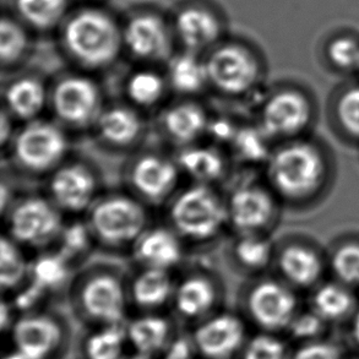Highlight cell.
Returning <instances> with one entry per match:
<instances>
[{"mask_svg":"<svg viewBox=\"0 0 359 359\" xmlns=\"http://www.w3.org/2000/svg\"><path fill=\"white\" fill-rule=\"evenodd\" d=\"M1 331L4 334H9L11 327L14 325L15 320L18 318V311L15 309L14 306L11 301L8 299H3L1 302Z\"/></svg>","mask_w":359,"mask_h":359,"instance_id":"obj_48","label":"cell"},{"mask_svg":"<svg viewBox=\"0 0 359 359\" xmlns=\"http://www.w3.org/2000/svg\"><path fill=\"white\" fill-rule=\"evenodd\" d=\"M210 88L227 97H241L255 90L260 64L255 54L239 42H224L205 57Z\"/></svg>","mask_w":359,"mask_h":359,"instance_id":"obj_9","label":"cell"},{"mask_svg":"<svg viewBox=\"0 0 359 359\" xmlns=\"http://www.w3.org/2000/svg\"><path fill=\"white\" fill-rule=\"evenodd\" d=\"M165 75L170 91L182 97H195L210 88L205 58L185 49L170 57Z\"/></svg>","mask_w":359,"mask_h":359,"instance_id":"obj_26","label":"cell"},{"mask_svg":"<svg viewBox=\"0 0 359 359\" xmlns=\"http://www.w3.org/2000/svg\"><path fill=\"white\" fill-rule=\"evenodd\" d=\"M270 137L260 126H243L238 128L229 145L236 157L242 162L257 163L267 162L270 157L267 140Z\"/></svg>","mask_w":359,"mask_h":359,"instance_id":"obj_38","label":"cell"},{"mask_svg":"<svg viewBox=\"0 0 359 359\" xmlns=\"http://www.w3.org/2000/svg\"><path fill=\"white\" fill-rule=\"evenodd\" d=\"M11 347L31 359H60L68 348V326L49 311L20 314L9 332Z\"/></svg>","mask_w":359,"mask_h":359,"instance_id":"obj_11","label":"cell"},{"mask_svg":"<svg viewBox=\"0 0 359 359\" xmlns=\"http://www.w3.org/2000/svg\"><path fill=\"white\" fill-rule=\"evenodd\" d=\"M299 311L296 293L288 283L264 280L252 285L243 298V314L257 331L285 335Z\"/></svg>","mask_w":359,"mask_h":359,"instance_id":"obj_10","label":"cell"},{"mask_svg":"<svg viewBox=\"0 0 359 359\" xmlns=\"http://www.w3.org/2000/svg\"><path fill=\"white\" fill-rule=\"evenodd\" d=\"M88 229L95 241L108 248L133 247L149 227L145 203L128 194L100 196L88 211Z\"/></svg>","mask_w":359,"mask_h":359,"instance_id":"obj_4","label":"cell"},{"mask_svg":"<svg viewBox=\"0 0 359 359\" xmlns=\"http://www.w3.org/2000/svg\"><path fill=\"white\" fill-rule=\"evenodd\" d=\"M3 100L5 111L25 124L39 119L49 107V88L37 76L24 75L6 85Z\"/></svg>","mask_w":359,"mask_h":359,"instance_id":"obj_24","label":"cell"},{"mask_svg":"<svg viewBox=\"0 0 359 359\" xmlns=\"http://www.w3.org/2000/svg\"><path fill=\"white\" fill-rule=\"evenodd\" d=\"M3 359H31L27 355H25L24 353H21L20 351L16 350L14 347H10V350L4 353Z\"/></svg>","mask_w":359,"mask_h":359,"instance_id":"obj_50","label":"cell"},{"mask_svg":"<svg viewBox=\"0 0 359 359\" xmlns=\"http://www.w3.org/2000/svg\"><path fill=\"white\" fill-rule=\"evenodd\" d=\"M311 309L329 325H334L350 321L358 306L350 287L342 282H329L313 292Z\"/></svg>","mask_w":359,"mask_h":359,"instance_id":"obj_29","label":"cell"},{"mask_svg":"<svg viewBox=\"0 0 359 359\" xmlns=\"http://www.w3.org/2000/svg\"><path fill=\"white\" fill-rule=\"evenodd\" d=\"M29 27L18 18L3 16L0 24V59L4 69L19 65L29 54Z\"/></svg>","mask_w":359,"mask_h":359,"instance_id":"obj_34","label":"cell"},{"mask_svg":"<svg viewBox=\"0 0 359 359\" xmlns=\"http://www.w3.org/2000/svg\"><path fill=\"white\" fill-rule=\"evenodd\" d=\"M129 306L128 286L118 275L106 270L85 277L74 296L79 318L90 326L126 323Z\"/></svg>","mask_w":359,"mask_h":359,"instance_id":"obj_7","label":"cell"},{"mask_svg":"<svg viewBox=\"0 0 359 359\" xmlns=\"http://www.w3.org/2000/svg\"><path fill=\"white\" fill-rule=\"evenodd\" d=\"M282 276L290 286L308 288L318 283L323 273V262L311 248L303 245L286 247L277 259Z\"/></svg>","mask_w":359,"mask_h":359,"instance_id":"obj_30","label":"cell"},{"mask_svg":"<svg viewBox=\"0 0 359 359\" xmlns=\"http://www.w3.org/2000/svg\"><path fill=\"white\" fill-rule=\"evenodd\" d=\"M130 353L126 323L90 326L79 344L80 359H126Z\"/></svg>","mask_w":359,"mask_h":359,"instance_id":"obj_28","label":"cell"},{"mask_svg":"<svg viewBox=\"0 0 359 359\" xmlns=\"http://www.w3.org/2000/svg\"><path fill=\"white\" fill-rule=\"evenodd\" d=\"M168 217L183 241L209 242L229 224L227 203L212 185L193 183L175 195Z\"/></svg>","mask_w":359,"mask_h":359,"instance_id":"obj_2","label":"cell"},{"mask_svg":"<svg viewBox=\"0 0 359 359\" xmlns=\"http://www.w3.org/2000/svg\"><path fill=\"white\" fill-rule=\"evenodd\" d=\"M93 129L103 144L113 149H128L140 140L145 126L139 109L121 103L104 106Z\"/></svg>","mask_w":359,"mask_h":359,"instance_id":"obj_23","label":"cell"},{"mask_svg":"<svg viewBox=\"0 0 359 359\" xmlns=\"http://www.w3.org/2000/svg\"><path fill=\"white\" fill-rule=\"evenodd\" d=\"M131 249L141 267L172 271L183 259V239L172 227H147Z\"/></svg>","mask_w":359,"mask_h":359,"instance_id":"obj_21","label":"cell"},{"mask_svg":"<svg viewBox=\"0 0 359 359\" xmlns=\"http://www.w3.org/2000/svg\"><path fill=\"white\" fill-rule=\"evenodd\" d=\"M210 118L200 103L184 98L170 104L161 116V129L167 139L182 147L194 145L208 134Z\"/></svg>","mask_w":359,"mask_h":359,"instance_id":"obj_22","label":"cell"},{"mask_svg":"<svg viewBox=\"0 0 359 359\" xmlns=\"http://www.w3.org/2000/svg\"><path fill=\"white\" fill-rule=\"evenodd\" d=\"M177 161L156 152L136 157L128 170V182L136 198L149 204H161L175 194L180 183Z\"/></svg>","mask_w":359,"mask_h":359,"instance_id":"obj_15","label":"cell"},{"mask_svg":"<svg viewBox=\"0 0 359 359\" xmlns=\"http://www.w3.org/2000/svg\"><path fill=\"white\" fill-rule=\"evenodd\" d=\"M311 121V106L304 95L282 90L262 103L259 126L272 137H292L304 130Z\"/></svg>","mask_w":359,"mask_h":359,"instance_id":"obj_17","label":"cell"},{"mask_svg":"<svg viewBox=\"0 0 359 359\" xmlns=\"http://www.w3.org/2000/svg\"><path fill=\"white\" fill-rule=\"evenodd\" d=\"M348 359H359V353L348 355Z\"/></svg>","mask_w":359,"mask_h":359,"instance_id":"obj_52","label":"cell"},{"mask_svg":"<svg viewBox=\"0 0 359 359\" xmlns=\"http://www.w3.org/2000/svg\"><path fill=\"white\" fill-rule=\"evenodd\" d=\"M336 116L346 133L359 137V86L347 90L341 96Z\"/></svg>","mask_w":359,"mask_h":359,"instance_id":"obj_43","label":"cell"},{"mask_svg":"<svg viewBox=\"0 0 359 359\" xmlns=\"http://www.w3.org/2000/svg\"><path fill=\"white\" fill-rule=\"evenodd\" d=\"M131 353L158 358L175 334L173 320L162 311H139L126 321Z\"/></svg>","mask_w":359,"mask_h":359,"instance_id":"obj_20","label":"cell"},{"mask_svg":"<svg viewBox=\"0 0 359 359\" xmlns=\"http://www.w3.org/2000/svg\"><path fill=\"white\" fill-rule=\"evenodd\" d=\"M70 262L58 252L43 254L31 262L29 281L39 287L46 294L58 291L67 281Z\"/></svg>","mask_w":359,"mask_h":359,"instance_id":"obj_36","label":"cell"},{"mask_svg":"<svg viewBox=\"0 0 359 359\" xmlns=\"http://www.w3.org/2000/svg\"><path fill=\"white\" fill-rule=\"evenodd\" d=\"M348 351L340 342L325 337L321 340L292 346L290 359H348Z\"/></svg>","mask_w":359,"mask_h":359,"instance_id":"obj_42","label":"cell"},{"mask_svg":"<svg viewBox=\"0 0 359 359\" xmlns=\"http://www.w3.org/2000/svg\"><path fill=\"white\" fill-rule=\"evenodd\" d=\"M331 62L345 70L359 69V43L355 39L341 37L331 42L327 49Z\"/></svg>","mask_w":359,"mask_h":359,"instance_id":"obj_44","label":"cell"},{"mask_svg":"<svg viewBox=\"0 0 359 359\" xmlns=\"http://www.w3.org/2000/svg\"><path fill=\"white\" fill-rule=\"evenodd\" d=\"M47 190V196L63 214H83L100 198V180L88 165L70 161L49 175Z\"/></svg>","mask_w":359,"mask_h":359,"instance_id":"obj_14","label":"cell"},{"mask_svg":"<svg viewBox=\"0 0 359 359\" xmlns=\"http://www.w3.org/2000/svg\"><path fill=\"white\" fill-rule=\"evenodd\" d=\"M6 216V236L25 249H44L58 242L63 212L48 196L29 195L14 201Z\"/></svg>","mask_w":359,"mask_h":359,"instance_id":"obj_6","label":"cell"},{"mask_svg":"<svg viewBox=\"0 0 359 359\" xmlns=\"http://www.w3.org/2000/svg\"><path fill=\"white\" fill-rule=\"evenodd\" d=\"M332 270L339 281L359 287V244H345L332 255Z\"/></svg>","mask_w":359,"mask_h":359,"instance_id":"obj_41","label":"cell"},{"mask_svg":"<svg viewBox=\"0 0 359 359\" xmlns=\"http://www.w3.org/2000/svg\"><path fill=\"white\" fill-rule=\"evenodd\" d=\"M348 323H350L348 339H350L351 348L355 351V353H359V308Z\"/></svg>","mask_w":359,"mask_h":359,"instance_id":"obj_49","label":"cell"},{"mask_svg":"<svg viewBox=\"0 0 359 359\" xmlns=\"http://www.w3.org/2000/svg\"><path fill=\"white\" fill-rule=\"evenodd\" d=\"M232 254L239 266L248 271H259L270 264L273 248L262 233L238 234L232 247Z\"/></svg>","mask_w":359,"mask_h":359,"instance_id":"obj_35","label":"cell"},{"mask_svg":"<svg viewBox=\"0 0 359 359\" xmlns=\"http://www.w3.org/2000/svg\"><path fill=\"white\" fill-rule=\"evenodd\" d=\"M70 0H14L16 18L29 29L46 32L64 24Z\"/></svg>","mask_w":359,"mask_h":359,"instance_id":"obj_32","label":"cell"},{"mask_svg":"<svg viewBox=\"0 0 359 359\" xmlns=\"http://www.w3.org/2000/svg\"><path fill=\"white\" fill-rule=\"evenodd\" d=\"M330 326L309 308L306 311H299L297 313L291 324L287 327L285 336L292 346L301 345L329 337L327 334Z\"/></svg>","mask_w":359,"mask_h":359,"instance_id":"obj_39","label":"cell"},{"mask_svg":"<svg viewBox=\"0 0 359 359\" xmlns=\"http://www.w3.org/2000/svg\"><path fill=\"white\" fill-rule=\"evenodd\" d=\"M172 27L175 41L183 49L199 54L216 47L224 34V22L219 14L203 3L182 6L175 13Z\"/></svg>","mask_w":359,"mask_h":359,"instance_id":"obj_18","label":"cell"},{"mask_svg":"<svg viewBox=\"0 0 359 359\" xmlns=\"http://www.w3.org/2000/svg\"><path fill=\"white\" fill-rule=\"evenodd\" d=\"M175 287L170 271L141 267L128 286L130 304L139 311H162L172 304Z\"/></svg>","mask_w":359,"mask_h":359,"instance_id":"obj_25","label":"cell"},{"mask_svg":"<svg viewBox=\"0 0 359 359\" xmlns=\"http://www.w3.org/2000/svg\"><path fill=\"white\" fill-rule=\"evenodd\" d=\"M170 91L165 75L152 68L137 69L129 74L124 83L128 103L139 111H149L163 102Z\"/></svg>","mask_w":359,"mask_h":359,"instance_id":"obj_31","label":"cell"},{"mask_svg":"<svg viewBox=\"0 0 359 359\" xmlns=\"http://www.w3.org/2000/svg\"><path fill=\"white\" fill-rule=\"evenodd\" d=\"M126 359H156L152 357H147V355H136V353H130Z\"/></svg>","mask_w":359,"mask_h":359,"instance_id":"obj_51","label":"cell"},{"mask_svg":"<svg viewBox=\"0 0 359 359\" xmlns=\"http://www.w3.org/2000/svg\"><path fill=\"white\" fill-rule=\"evenodd\" d=\"M60 27L64 52L85 72L111 67L124 49L123 25L97 6L70 13Z\"/></svg>","mask_w":359,"mask_h":359,"instance_id":"obj_1","label":"cell"},{"mask_svg":"<svg viewBox=\"0 0 359 359\" xmlns=\"http://www.w3.org/2000/svg\"><path fill=\"white\" fill-rule=\"evenodd\" d=\"M95 241L88 222L85 224H72L64 226L62 233L59 236L58 252L62 254L69 262L83 255L90 248V244Z\"/></svg>","mask_w":359,"mask_h":359,"instance_id":"obj_40","label":"cell"},{"mask_svg":"<svg viewBox=\"0 0 359 359\" xmlns=\"http://www.w3.org/2000/svg\"><path fill=\"white\" fill-rule=\"evenodd\" d=\"M24 249L9 236L1 237L0 286L4 293H15L29 281L31 262L25 257Z\"/></svg>","mask_w":359,"mask_h":359,"instance_id":"obj_33","label":"cell"},{"mask_svg":"<svg viewBox=\"0 0 359 359\" xmlns=\"http://www.w3.org/2000/svg\"><path fill=\"white\" fill-rule=\"evenodd\" d=\"M182 173L195 184L212 185L224 180L227 161L215 146L190 145L182 147L175 157Z\"/></svg>","mask_w":359,"mask_h":359,"instance_id":"obj_27","label":"cell"},{"mask_svg":"<svg viewBox=\"0 0 359 359\" xmlns=\"http://www.w3.org/2000/svg\"><path fill=\"white\" fill-rule=\"evenodd\" d=\"M267 178L278 194L299 199L314 193L324 180L325 163L320 152L304 141H293L271 152Z\"/></svg>","mask_w":359,"mask_h":359,"instance_id":"obj_3","label":"cell"},{"mask_svg":"<svg viewBox=\"0 0 359 359\" xmlns=\"http://www.w3.org/2000/svg\"><path fill=\"white\" fill-rule=\"evenodd\" d=\"M219 302L216 282L203 273H191L175 282L170 306L180 319L195 325L219 311Z\"/></svg>","mask_w":359,"mask_h":359,"instance_id":"obj_19","label":"cell"},{"mask_svg":"<svg viewBox=\"0 0 359 359\" xmlns=\"http://www.w3.org/2000/svg\"><path fill=\"white\" fill-rule=\"evenodd\" d=\"M249 327L242 314L219 309L190 331L200 359H237L250 336Z\"/></svg>","mask_w":359,"mask_h":359,"instance_id":"obj_13","label":"cell"},{"mask_svg":"<svg viewBox=\"0 0 359 359\" xmlns=\"http://www.w3.org/2000/svg\"><path fill=\"white\" fill-rule=\"evenodd\" d=\"M175 41L172 24L157 11H136L123 25L124 49L141 63H167L175 54Z\"/></svg>","mask_w":359,"mask_h":359,"instance_id":"obj_12","label":"cell"},{"mask_svg":"<svg viewBox=\"0 0 359 359\" xmlns=\"http://www.w3.org/2000/svg\"><path fill=\"white\" fill-rule=\"evenodd\" d=\"M292 344L282 334L255 331L237 359H290Z\"/></svg>","mask_w":359,"mask_h":359,"instance_id":"obj_37","label":"cell"},{"mask_svg":"<svg viewBox=\"0 0 359 359\" xmlns=\"http://www.w3.org/2000/svg\"><path fill=\"white\" fill-rule=\"evenodd\" d=\"M226 203L229 224L238 234L262 233L276 214L271 193L255 183L237 185Z\"/></svg>","mask_w":359,"mask_h":359,"instance_id":"obj_16","label":"cell"},{"mask_svg":"<svg viewBox=\"0 0 359 359\" xmlns=\"http://www.w3.org/2000/svg\"><path fill=\"white\" fill-rule=\"evenodd\" d=\"M13 121H15L14 118L10 116L9 113L5 111L3 108L1 111V123H0V140H1V146L3 149L9 146L11 141L14 139V129H13Z\"/></svg>","mask_w":359,"mask_h":359,"instance_id":"obj_47","label":"cell"},{"mask_svg":"<svg viewBox=\"0 0 359 359\" xmlns=\"http://www.w3.org/2000/svg\"><path fill=\"white\" fill-rule=\"evenodd\" d=\"M10 154L20 170L29 175H50L65 162L69 139L59 123L36 119L15 133Z\"/></svg>","mask_w":359,"mask_h":359,"instance_id":"obj_5","label":"cell"},{"mask_svg":"<svg viewBox=\"0 0 359 359\" xmlns=\"http://www.w3.org/2000/svg\"><path fill=\"white\" fill-rule=\"evenodd\" d=\"M238 126H236L232 121H227L226 118H219V119H211L210 118L209 128H208V134L212 136L216 142H229L233 139L236 133H237Z\"/></svg>","mask_w":359,"mask_h":359,"instance_id":"obj_46","label":"cell"},{"mask_svg":"<svg viewBox=\"0 0 359 359\" xmlns=\"http://www.w3.org/2000/svg\"><path fill=\"white\" fill-rule=\"evenodd\" d=\"M157 359H200L191 331L182 332L178 330L165 350Z\"/></svg>","mask_w":359,"mask_h":359,"instance_id":"obj_45","label":"cell"},{"mask_svg":"<svg viewBox=\"0 0 359 359\" xmlns=\"http://www.w3.org/2000/svg\"><path fill=\"white\" fill-rule=\"evenodd\" d=\"M48 108L62 126L93 128L104 108L102 91L88 74H68L49 88Z\"/></svg>","mask_w":359,"mask_h":359,"instance_id":"obj_8","label":"cell"}]
</instances>
